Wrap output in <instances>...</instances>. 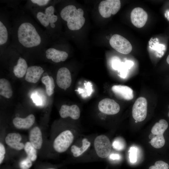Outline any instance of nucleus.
Segmentation results:
<instances>
[{"label":"nucleus","mask_w":169,"mask_h":169,"mask_svg":"<svg viewBox=\"0 0 169 169\" xmlns=\"http://www.w3.org/2000/svg\"><path fill=\"white\" fill-rule=\"evenodd\" d=\"M37 18L41 24L44 27H47L49 23V18L45 14L42 12H38L37 14Z\"/></svg>","instance_id":"a878e982"},{"label":"nucleus","mask_w":169,"mask_h":169,"mask_svg":"<svg viewBox=\"0 0 169 169\" xmlns=\"http://www.w3.org/2000/svg\"><path fill=\"white\" fill-rule=\"evenodd\" d=\"M31 2L33 3L37 4L41 6L46 5L49 1V0H32Z\"/></svg>","instance_id":"473e14b6"},{"label":"nucleus","mask_w":169,"mask_h":169,"mask_svg":"<svg viewBox=\"0 0 169 169\" xmlns=\"http://www.w3.org/2000/svg\"><path fill=\"white\" fill-rule=\"evenodd\" d=\"M28 68L26 61L20 57L18 60L17 65L13 67V72L16 77L21 78L26 73Z\"/></svg>","instance_id":"a211bd4d"},{"label":"nucleus","mask_w":169,"mask_h":169,"mask_svg":"<svg viewBox=\"0 0 169 169\" xmlns=\"http://www.w3.org/2000/svg\"><path fill=\"white\" fill-rule=\"evenodd\" d=\"M137 122H138L137 121H136H136H135L136 123H137Z\"/></svg>","instance_id":"a19ab883"},{"label":"nucleus","mask_w":169,"mask_h":169,"mask_svg":"<svg viewBox=\"0 0 169 169\" xmlns=\"http://www.w3.org/2000/svg\"><path fill=\"white\" fill-rule=\"evenodd\" d=\"M32 161L27 157L20 161L19 164V167L21 169H28L32 166Z\"/></svg>","instance_id":"7c9ffc66"},{"label":"nucleus","mask_w":169,"mask_h":169,"mask_svg":"<svg viewBox=\"0 0 169 169\" xmlns=\"http://www.w3.org/2000/svg\"><path fill=\"white\" fill-rule=\"evenodd\" d=\"M147 18V13L141 8H136L131 13V22L133 25L137 28L143 27L146 23Z\"/></svg>","instance_id":"1a4fd4ad"},{"label":"nucleus","mask_w":169,"mask_h":169,"mask_svg":"<svg viewBox=\"0 0 169 169\" xmlns=\"http://www.w3.org/2000/svg\"><path fill=\"white\" fill-rule=\"evenodd\" d=\"M82 145L79 147L75 145H73L71 147V151L74 156L78 157L81 155L88 149L90 145V143L86 138H84L82 141Z\"/></svg>","instance_id":"4be33fe9"},{"label":"nucleus","mask_w":169,"mask_h":169,"mask_svg":"<svg viewBox=\"0 0 169 169\" xmlns=\"http://www.w3.org/2000/svg\"><path fill=\"white\" fill-rule=\"evenodd\" d=\"M147 105L145 98L141 97L136 99L132 109V115L135 120L141 122L145 119L147 115Z\"/></svg>","instance_id":"0eeeda50"},{"label":"nucleus","mask_w":169,"mask_h":169,"mask_svg":"<svg viewBox=\"0 0 169 169\" xmlns=\"http://www.w3.org/2000/svg\"><path fill=\"white\" fill-rule=\"evenodd\" d=\"M168 117H169V111L168 114Z\"/></svg>","instance_id":"ea45409f"},{"label":"nucleus","mask_w":169,"mask_h":169,"mask_svg":"<svg viewBox=\"0 0 169 169\" xmlns=\"http://www.w3.org/2000/svg\"><path fill=\"white\" fill-rule=\"evenodd\" d=\"M22 140L21 135L16 133H10L5 138L6 143L10 147L17 150H20L24 148V145L20 142Z\"/></svg>","instance_id":"4468645a"},{"label":"nucleus","mask_w":169,"mask_h":169,"mask_svg":"<svg viewBox=\"0 0 169 169\" xmlns=\"http://www.w3.org/2000/svg\"><path fill=\"white\" fill-rule=\"evenodd\" d=\"M60 116L62 118L70 117L74 120L78 119L80 116V111L78 106L76 105L69 106L62 105L59 111Z\"/></svg>","instance_id":"9b49d317"},{"label":"nucleus","mask_w":169,"mask_h":169,"mask_svg":"<svg viewBox=\"0 0 169 169\" xmlns=\"http://www.w3.org/2000/svg\"><path fill=\"white\" fill-rule=\"evenodd\" d=\"M44 72V69L40 66H30L28 68L25 79L28 82L35 83L39 80Z\"/></svg>","instance_id":"ddd939ff"},{"label":"nucleus","mask_w":169,"mask_h":169,"mask_svg":"<svg viewBox=\"0 0 169 169\" xmlns=\"http://www.w3.org/2000/svg\"><path fill=\"white\" fill-rule=\"evenodd\" d=\"M74 138L71 132L69 130L61 133L55 139L53 147L57 152L62 153L66 151L72 143Z\"/></svg>","instance_id":"7ed1b4c3"},{"label":"nucleus","mask_w":169,"mask_h":169,"mask_svg":"<svg viewBox=\"0 0 169 169\" xmlns=\"http://www.w3.org/2000/svg\"><path fill=\"white\" fill-rule=\"evenodd\" d=\"M56 82L58 86L65 90L71 84L72 79L69 70L65 67H62L58 70L56 76Z\"/></svg>","instance_id":"9d476101"},{"label":"nucleus","mask_w":169,"mask_h":169,"mask_svg":"<svg viewBox=\"0 0 169 169\" xmlns=\"http://www.w3.org/2000/svg\"><path fill=\"white\" fill-rule=\"evenodd\" d=\"M5 153V149L3 145L1 143H0V163L2 162L4 157Z\"/></svg>","instance_id":"2f4dec72"},{"label":"nucleus","mask_w":169,"mask_h":169,"mask_svg":"<svg viewBox=\"0 0 169 169\" xmlns=\"http://www.w3.org/2000/svg\"><path fill=\"white\" fill-rule=\"evenodd\" d=\"M50 25L52 28H54L55 27V25L54 23H50Z\"/></svg>","instance_id":"e433bc0d"},{"label":"nucleus","mask_w":169,"mask_h":169,"mask_svg":"<svg viewBox=\"0 0 169 169\" xmlns=\"http://www.w3.org/2000/svg\"><path fill=\"white\" fill-rule=\"evenodd\" d=\"M110 159L113 160H118L120 158V156L117 154H112L110 156Z\"/></svg>","instance_id":"f704fd0d"},{"label":"nucleus","mask_w":169,"mask_h":169,"mask_svg":"<svg viewBox=\"0 0 169 169\" xmlns=\"http://www.w3.org/2000/svg\"><path fill=\"white\" fill-rule=\"evenodd\" d=\"M24 149L27 155V157L32 161H35L37 158L36 149L30 142H27L25 143Z\"/></svg>","instance_id":"5701e85b"},{"label":"nucleus","mask_w":169,"mask_h":169,"mask_svg":"<svg viewBox=\"0 0 169 169\" xmlns=\"http://www.w3.org/2000/svg\"><path fill=\"white\" fill-rule=\"evenodd\" d=\"M46 57L55 63L64 61L67 59L68 54L65 51L58 50L54 48H49L46 51Z\"/></svg>","instance_id":"f3484780"},{"label":"nucleus","mask_w":169,"mask_h":169,"mask_svg":"<svg viewBox=\"0 0 169 169\" xmlns=\"http://www.w3.org/2000/svg\"><path fill=\"white\" fill-rule=\"evenodd\" d=\"M0 95L3 97L10 98L13 95V90L10 82L7 79H0Z\"/></svg>","instance_id":"6ab92c4d"},{"label":"nucleus","mask_w":169,"mask_h":169,"mask_svg":"<svg viewBox=\"0 0 169 169\" xmlns=\"http://www.w3.org/2000/svg\"><path fill=\"white\" fill-rule=\"evenodd\" d=\"M8 38V33L7 29L1 21L0 22V44L5 43Z\"/></svg>","instance_id":"393cba45"},{"label":"nucleus","mask_w":169,"mask_h":169,"mask_svg":"<svg viewBox=\"0 0 169 169\" xmlns=\"http://www.w3.org/2000/svg\"><path fill=\"white\" fill-rule=\"evenodd\" d=\"M155 135L152 134V133L150 134L149 136V138L150 139H152L154 136Z\"/></svg>","instance_id":"c9c22d12"},{"label":"nucleus","mask_w":169,"mask_h":169,"mask_svg":"<svg viewBox=\"0 0 169 169\" xmlns=\"http://www.w3.org/2000/svg\"><path fill=\"white\" fill-rule=\"evenodd\" d=\"M48 169H55L54 168H48Z\"/></svg>","instance_id":"58836bf2"},{"label":"nucleus","mask_w":169,"mask_h":169,"mask_svg":"<svg viewBox=\"0 0 169 169\" xmlns=\"http://www.w3.org/2000/svg\"><path fill=\"white\" fill-rule=\"evenodd\" d=\"M41 81L45 86L47 95L50 96L54 92L55 84L53 78L52 76L47 75L42 77Z\"/></svg>","instance_id":"412c9836"},{"label":"nucleus","mask_w":169,"mask_h":169,"mask_svg":"<svg viewBox=\"0 0 169 169\" xmlns=\"http://www.w3.org/2000/svg\"><path fill=\"white\" fill-rule=\"evenodd\" d=\"M121 6L119 0H106L99 3L98 9L101 15L104 18H108L111 15L115 14L120 10Z\"/></svg>","instance_id":"39448f33"},{"label":"nucleus","mask_w":169,"mask_h":169,"mask_svg":"<svg viewBox=\"0 0 169 169\" xmlns=\"http://www.w3.org/2000/svg\"><path fill=\"white\" fill-rule=\"evenodd\" d=\"M18 36L19 43L26 48L37 46L41 42V37L35 28L29 23H24L20 26Z\"/></svg>","instance_id":"f03ea898"},{"label":"nucleus","mask_w":169,"mask_h":169,"mask_svg":"<svg viewBox=\"0 0 169 169\" xmlns=\"http://www.w3.org/2000/svg\"><path fill=\"white\" fill-rule=\"evenodd\" d=\"M166 62L167 63L169 64V54L167 57Z\"/></svg>","instance_id":"4c0bfd02"},{"label":"nucleus","mask_w":169,"mask_h":169,"mask_svg":"<svg viewBox=\"0 0 169 169\" xmlns=\"http://www.w3.org/2000/svg\"><path fill=\"white\" fill-rule=\"evenodd\" d=\"M94 145L96 153L99 157L104 158L109 156L112 145L107 136L103 135L97 136L95 140Z\"/></svg>","instance_id":"20e7f679"},{"label":"nucleus","mask_w":169,"mask_h":169,"mask_svg":"<svg viewBox=\"0 0 169 169\" xmlns=\"http://www.w3.org/2000/svg\"><path fill=\"white\" fill-rule=\"evenodd\" d=\"M98 106L100 111L108 115L117 114L120 109L119 104L114 100L107 98L100 100Z\"/></svg>","instance_id":"6e6552de"},{"label":"nucleus","mask_w":169,"mask_h":169,"mask_svg":"<svg viewBox=\"0 0 169 169\" xmlns=\"http://www.w3.org/2000/svg\"><path fill=\"white\" fill-rule=\"evenodd\" d=\"M129 157L130 162L134 163L137 159V149L135 147H131L129 150Z\"/></svg>","instance_id":"c756f323"},{"label":"nucleus","mask_w":169,"mask_h":169,"mask_svg":"<svg viewBox=\"0 0 169 169\" xmlns=\"http://www.w3.org/2000/svg\"><path fill=\"white\" fill-rule=\"evenodd\" d=\"M30 142L36 149H40L43 143L42 134L39 127L35 126L30 131L29 136Z\"/></svg>","instance_id":"dca6fc26"},{"label":"nucleus","mask_w":169,"mask_h":169,"mask_svg":"<svg viewBox=\"0 0 169 169\" xmlns=\"http://www.w3.org/2000/svg\"><path fill=\"white\" fill-rule=\"evenodd\" d=\"M111 90L115 95L120 98L129 100L133 98V90L128 86L114 85L112 87Z\"/></svg>","instance_id":"f8f14e48"},{"label":"nucleus","mask_w":169,"mask_h":169,"mask_svg":"<svg viewBox=\"0 0 169 169\" xmlns=\"http://www.w3.org/2000/svg\"><path fill=\"white\" fill-rule=\"evenodd\" d=\"M84 12L82 9H77L73 5L66 6L60 12L62 18L67 22L68 28L71 30L80 29L84 25L85 18L83 17Z\"/></svg>","instance_id":"f257e3e1"},{"label":"nucleus","mask_w":169,"mask_h":169,"mask_svg":"<svg viewBox=\"0 0 169 169\" xmlns=\"http://www.w3.org/2000/svg\"><path fill=\"white\" fill-rule=\"evenodd\" d=\"M169 166L165 162L162 161H156L154 165L150 166L149 169H168Z\"/></svg>","instance_id":"c85d7f7f"},{"label":"nucleus","mask_w":169,"mask_h":169,"mask_svg":"<svg viewBox=\"0 0 169 169\" xmlns=\"http://www.w3.org/2000/svg\"><path fill=\"white\" fill-rule=\"evenodd\" d=\"M109 43L113 48L122 54H129L132 49L130 42L123 36L118 34L113 35L110 38Z\"/></svg>","instance_id":"423d86ee"},{"label":"nucleus","mask_w":169,"mask_h":169,"mask_svg":"<svg viewBox=\"0 0 169 169\" xmlns=\"http://www.w3.org/2000/svg\"><path fill=\"white\" fill-rule=\"evenodd\" d=\"M35 117L34 115L31 114L25 118L19 117L15 118L13 122L14 126L18 129H28L34 123Z\"/></svg>","instance_id":"2eb2a0df"},{"label":"nucleus","mask_w":169,"mask_h":169,"mask_svg":"<svg viewBox=\"0 0 169 169\" xmlns=\"http://www.w3.org/2000/svg\"><path fill=\"white\" fill-rule=\"evenodd\" d=\"M33 101L37 105L41 104V99L37 95H33L32 97Z\"/></svg>","instance_id":"72a5a7b5"},{"label":"nucleus","mask_w":169,"mask_h":169,"mask_svg":"<svg viewBox=\"0 0 169 169\" xmlns=\"http://www.w3.org/2000/svg\"><path fill=\"white\" fill-rule=\"evenodd\" d=\"M54 9L53 6L47 7L45 9V14L50 18V23H54L57 20L58 17L54 14Z\"/></svg>","instance_id":"bb28decb"},{"label":"nucleus","mask_w":169,"mask_h":169,"mask_svg":"<svg viewBox=\"0 0 169 169\" xmlns=\"http://www.w3.org/2000/svg\"><path fill=\"white\" fill-rule=\"evenodd\" d=\"M149 143L153 147L156 148H161L165 144V140L163 135H155Z\"/></svg>","instance_id":"b1692460"},{"label":"nucleus","mask_w":169,"mask_h":169,"mask_svg":"<svg viewBox=\"0 0 169 169\" xmlns=\"http://www.w3.org/2000/svg\"><path fill=\"white\" fill-rule=\"evenodd\" d=\"M112 145L113 148L117 150L120 151L124 148L125 143L122 139L118 138L114 140Z\"/></svg>","instance_id":"cd10ccee"},{"label":"nucleus","mask_w":169,"mask_h":169,"mask_svg":"<svg viewBox=\"0 0 169 169\" xmlns=\"http://www.w3.org/2000/svg\"><path fill=\"white\" fill-rule=\"evenodd\" d=\"M168 127V124L164 119H161L156 123L151 130V133L155 135H163Z\"/></svg>","instance_id":"aec40b11"}]
</instances>
